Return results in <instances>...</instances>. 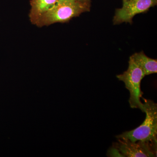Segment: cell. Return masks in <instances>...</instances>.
<instances>
[{"label":"cell","instance_id":"1","mask_svg":"<svg viewBox=\"0 0 157 157\" xmlns=\"http://www.w3.org/2000/svg\"><path fill=\"white\" fill-rule=\"evenodd\" d=\"M90 5L78 0H58L57 2L35 23L39 27L48 26L57 23H66L73 17L90 11Z\"/></svg>","mask_w":157,"mask_h":157},{"label":"cell","instance_id":"2","mask_svg":"<svg viewBox=\"0 0 157 157\" xmlns=\"http://www.w3.org/2000/svg\"><path fill=\"white\" fill-rule=\"evenodd\" d=\"M146 117L143 123L134 130L116 136L117 139H125L132 142L157 141V104L153 101L142 98Z\"/></svg>","mask_w":157,"mask_h":157},{"label":"cell","instance_id":"3","mask_svg":"<svg viewBox=\"0 0 157 157\" xmlns=\"http://www.w3.org/2000/svg\"><path fill=\"white\" fill-rule=\"evenodd\" d=\"M128 70L117 76L119 80L123 82L130 93L129 103L132 108H138L144 112L143 104L140 101L143 93L140 89L141 80L145 76L142 70L130 57Z\"/></svg>","mask_w":157,"mask_h":157},{"label":"cell","instance_id":"4","mask_svg":"<svg viewBox=\"0 0 157 157\" xmlns=\"http://www.w3.org/2000/svg\"><path fill=\"white\" fill-rule=\"evenodd\" d=\"M113 146L120 152L124 157H157V141L132 142L125 139H117Z\"/></svg>","mask_w":157,"mask_h":157},{"label":"cell","instance_id":"5","mask_svg":"<svg viewBox=\"0 0 157 157\" xmlns=\"http://www.w3.org/2000/svg\"><path fill=\"white\" fill-rule=\"evenodd\" d=\"M157 3V0H127L123 2L121 8L116 10L113 24L124 22L132 23V19L135 15L147 12Z\"/></svg>","mask_w":157,"mask_h":157},{"label":"cell","instance_id":"6","mask_svg":"<svg viewBox=\"0 0 157 157\" xmlns=\"http://www.w3.org/2000/svg\"><path fill=\"white\" fill-rule=\"evenodd\" d=\"M58 0H30V20L35 25L43 14L51 9Z\"/></svg>","mask_w":157,"mask_h":157},{"label":"cell","instance_id":"7","mask_svg":"<svg viewBox=\"0 0 157 157\" xmlns=\"http://www.w3.org/2000/svg\"><path fill=\"white\" fill-rule=\"evenodd\" d=\"M131 57L142 70L145 76L157 73V59L148 57L143 52L134 54Z\"/></svg>","mask_w":157,"mask_h":157},{"label":"cell","instance_id":"8","mask_svg":"<svg viewBox=\"0 0 157 157\" xmlns=\"http://www.w3.org/2000/svg\"><path fill=\"white\" fill-rule=\"evenodd\" d=\"M107 156L108 157H124L122 155L119 151L117 149L112 146L108 151L107 154Z\"/></svg>","mask_w":157,"mask_h":157},{"label":"cell","instance_id":"9","mask_svg":"<svg viewBox=\"0 0 157 157\" xmlns=\"http://www.w3.org/2000/svg\"><path fill=\"white\" fill-rule=\"evenodd\" d=\"M78 1L82 3H84V4L90 5V0H78Z\"/></svg>","mask_w":157,"mask_h":157},{"label":"cell","instance_id":"10","mask_svg":"<svg viewBox=\"0 0 157 157\" xmlns=\"http://www.w3.org/2000/svg\"><path fill=\"white\" fill-rule=\"evenodd\" d=\"M127 1V0H123V2H125V1Z\"/></svg>","mask_w":157,"mask_h":157}]
</instances>
